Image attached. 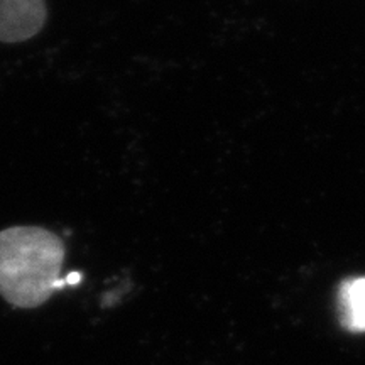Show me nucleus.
<instances>
[{
    "instance_id": "7ed1b4c3",
    "label": "nucleus",
    "mask_w": 365,
    "mask_h": 365,
    "mask_svg": "<svg viewBox=\"0 0 365 365\" xmlns=\"http://www.w3.org/2000/svg\"><path fill=\"white\" fill-rule=\"evenodd\" d=\"M344 327L349 331H365V277L350 279L340 287Z\"/></svg>"
},
{
    "instance_id": "f257e3e1",
    "label": "nucleus",
    "mask_w": 365,
    "mask_h": 365,
    "mask_svg": "<svg viewBox=\"0 0 365 365\" xmlns=\"http://www.w3.org/2000/svg\"><path fill=\"white\" fill-rule=\"evenodd\" d=\"M66 247L56 234L43 227L17 225L0 230V296L14 308H39L61 279Z\"/></svg>"
},
{
    "instance_id": "f03ea898",
    "label": "nucleus",
    "mask_w": 365,
    "mask_h": 365,
    "mask_svg": "<svg viewBox=\"0 0 365 365\" xmlns=\"http://www.w3.org/2000/svg\"><path fill=\"white\" fill-rule=\"evenodd\" d=\"M48 19L46 0H0V43H24Z\"/></svg>"
},
{
    "instance_id": "20e7f679",
    "label": "nucleus",
    "mask_w": 365,
    "mask_h": 365,
    "mask_svg": "<svg viewBox=\"0 0 365 365\" xmlns=\"http://www.w3.org/2000/svg\"><path fill=\"white\" fill-rule=\"evenodd\" d=\"M80 281H81V274H80V272H71V274H68V277H66V284H70V286H76V284H78Z\"/></svg>"
}]
</instances>
